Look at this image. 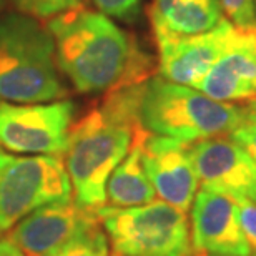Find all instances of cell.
<instances>
[{
  "instance_id": "obj_1",
  "label": "cell",
  "mask_w": 256,
  "mask_h": 256,
  "mask_svg": "<svg viewBox=\"0 0 256 256\" xmlns=\"http://www.w3.org/2000/svg\"><path fill=\"white\" fill-rule=\"evenodd\" d=\"M47 30L58 68L80 94H108L152 76V58L104 14L82 5L48 18Z\"/></svg>"
},
{
  "instance_id": "obj_2",
  "label": "cell",
  "mask_w": 256,
  "mask_h": 256,
  "mask_svg": "<svg viewBox=\"0 0 256 256\" xmlns=\"http://www.w3.org/2000/svg\"><path fill=\"white\" fill-rule=\"evenodd\" d=\"M142 88L143 84H136L108 92L100 105L72 125L64 158L80 208L96 212L105 206L106 182L143 128L138 116Z\"/></svg>"
},
{
  "instance_id": "obj_3",
  "label": "cell",
  "mask_w": 256,
  "mask_h": 256,
  "mask_svg": "<svg viewBox=\"0 0 256 256\" xmlns=\"http://www.w3.org/2000/svg\"><path fill=\"white\" fill-rule=\"evenodd\" d=\"M138 116L146 132L185 143L232 135L248 122L246 106L216 102L163 76L143 82Z\"/></svg>"
},
{
  "instance_id": "obj_4",
  "label": "cell",
  "mask_w": 256,
  "mask_h": 256,
  "mask_svg": "<svg viewBox=\"0 0 256 256\" xmlns=\"http://www.w3.org/2000/svg\"><path fill=\"white\" fill-rule=\"evenodd\" d=\"M50 32L25 14L0 18V100L47 104L66 96Z\"/></svg>"
},
{
  "instance_id": "obj_5",
  "label": "cell",
  "mask_w": 256,
  "mask_h": 256,
  "mask_svg": "<svg viewBox=\"0 0 256 256\" xmlns=\"http://www.w3.org/2000/svg\"><path fill=\"white\" fill-rule=\"evenodd\" d=\"M106 238L120 256H190L192 236L186 213L165 202L142 206L96 210Z\"/></svg>"
},
{
  "instance_id": "obj_6",
  "label": "cell",
  "mask_w": 256,
  "mask_h": 256,
  "mask_svg": "<svg viewBox=\"0 0 256 256\" xmlns=\"http://www.w3.org/2000/svg\"><path fill=\"white\" fill-rule=\"evenodd\" d=\"M72 200L62 156H15L0 150V236L35 210Z\"/></svg>"
},
{
  "instance_id": "obj_7",
  "label": "cell",
  "mask_w": 256,
  "mask_h": 256,
  "mask_svg": "<svg viewBox=\"0 0 256 256\" xmlns=\"http://www.w3.org/2000/svg\"><path fill=\"white\" fill-rule=\"evenodd\" d=\"M75 110L72 100L18 105L0 102V145L14 153L64 156Z\"/></svg>"
},
{
  "instance_id": "obj_8",
  "label": "cell",
  "mask_w": 256,
  "mask_h": 256,
  "mask_svg": "<svg viewBox=\"0 0 256 256\" xmlns=\"http://www.w3.org/2000/svg\"><path fill=\"white\" fill-rule=\"evenodd\" d=\"M236 28L226 17L212 30L196 35H178L152 27L158 47L160 76L194 88L228 50Z\"/></svg>"
},
{
  "instance_id": "obj_9",
  "label": "cell",
  "mask_w": 256,
  "mask_h": 256,
  "mask_svg": "<svg viewBox=\"0 0 256 256\" xmlns=\"http://www.w3.org/2000/svg\"><path fill=\"white\" fill-rule=\"evenodd\" d=\"M198 183L233 202L256 203V162L232 136L222 135L188 145Z\"/></svg>"
},
{
  "instance_id": "obj_10",
  "label": "cell",
  "mask_w": 256,
  "mask_h": 256,
  "mask_svg": "<svg viewBox=\"0 0 256 256\" xmlns=\"http://www.w3.org/2000/svg\"><path fill=\"white\" fill-rule=\"evenodd\" d=\"M190 143L148 133L142 160L155 193L163 202L186 213L198 192V178L188 152Z\"/></svg>"
},
{
  "instance_id": "obj_11",
  "label": "cell",
  "mask_w": 256,
  "mask_h": 256,
  "mask_svg": "<svg viewBox=\"0 0 256 256\" xmlns=\"http://www.w3.org/2000/svg\"><path fill=\"white\" fill-rule=\"evenodd\" d=\"M100 222L96 212L84 210L74 200L35 210L7 233L25 256H54L82 230Z\"/></svg>"
},
{
  "instance_id": "obj_12",
  "label": "cell",
  "mask_w": 256,
  "mask_h": 256,
  "mask_svg": "<svg viewBox=\"0 0 256 256\" xmlns=\"http://www.w3.org/2000/svg\"><path fill=\"white\" fill-rule=\"evenodd\" d=\"M190 236L194 253L250 256L236 202L204 188L196 192L192 204Z\"/></svg>"
},
{
  "instance_id": "obj_13",
  "label": "cell",
  "mask_w": 256,
  "mask_h": 256,
  "mask_svg": "<svg viewBox=\"0 0 256 256\" xmlns=\"http://www.w3.org/2000/svg\"><path fill=\"white\" fill-rule=\"evenodd\" d=\"M194 88L224 104L256 98V24L236 28L228 50Z\"/></svg>"
},
{
  "instance_id": "obj_14",
  "label": "cell",
  "mask_w": 256,
  "mask_h": 256,
  "mask_svg": "<svg viewBox=\"0 0 256 256\" xmlns=\"http://www.w3.org/2000/svg\"><path fill=\"white\" fill-rule=\"evenodd\" d=\"M145 128L136 132L130 152L122 160L106 182V202L114 208L142 206L156 200L155 188L148 178L142 160V145L148 136Z\"/></svg>"
},
{
  "instance_id": "obj_15",
  "label": "cell",
  "mask_w": 256,
  "mask_h": 256,
  "mask_svg": "<svg viewBox=\"0 0 256 256\" xmlns=\"http://www.w3.org/2000/svg\"><path fill=\"white\" fill-rule=\"evenodd\" d=\"M218 0H153L148 8L152 27L178 35L212 30L223 18Z\"/></svg>"
},
{
  "instance_id": "obj_16",
  "label": "cell",
  "mask_w": 256,
  "mask_h": 256,
  "mask_svg": "<svg viewBox=\"0 0 256 256\" xmlns=\"http://www.w3.org/2000/svg\"><path fill=\"white\" fill-rule=\"evenodd\" d=\"M54 256H108V238L96 222L70 238Z\"/></svg>"
},
{
  "instance_id": "obj_17",
  "label": "cell",
  "mask_w": 256,
  "mask_h": 256,
  "mask_svg": "<svg viewBox=\"0 0 256 256\" xmlns=\"http://www.w3.org/2000/svg\"><path fill=\"white\" fill-rule=\"evenodd\" d=\"M20 12L34 18H52L55 15L82 7L84 0H14Z\"/></svg>"
},
{
  "instance_id": "obj_18",
  "label": "cell",
  "mask_w": 256,
  "mask_h": 256,
  "mask_svg": "<svg viewBox=\"0 0 256 256\" xmlns=\"http://www.w3.org/2000/svg\"><path fill=\"white\" fill-rule=\"evenodd\" d=\"M100 14L106 17L132 22L138 17L142 7V0H92Z\"/></svg>"
},
{
  "instance_id": "obj_19",
  "label": "cell",
  "mask_w": 256,
  "mask_h": 256,
  "mask_svg": "<svg viewBox=\"0 0 256 256\" xmlns=\"http://www.w3.org/2000/svg\"><path fill=\"white\" fill-rule=\"evenodd\" d=\"M223 14L236 27H250L256 24L254 0H218Z\"/></svg>"
},
{
  "instance_id": "obj_20",
  "label": "cell",
  "mask_w": 256,
  "mask_h": 256,
  "mask_svg": "<svg viewBox=\"0 0 256 256\" xmlns=\"http://www.w3.org/2000/svg\"><path fill=\"white\" fill-rule=\"evenodd\" d=\"M236 204L240 224L248 243L250 256H256V203L243 200V202H236Z\"/></svg>"
},
{
  "instance_id": "obj_21",
  "label": "cell",
  "mask_w": 256,
  "mask_h": 256,
  "mask_svg": "<svg viewBox=\"0 0 256 256\" xmlns=\"http://www.w3.org/2000/svg\"><path fill=\"white\" fill-rule=\"evenodd\" d=\"M232 138L238 142L256 162V124H252V122L243 124L232 133Z\"/></svg>"
},
{
  "instance_id": "obj_22",
  "label": "cell",
  "mask_w": 256,
  "mask_h": 256,
  "mask_svg": "<svg viewBox=\"0 0 256 256\" xmlns=\"http://www.w3.org/2000/svg\"><path fill=\"white\" fill-rule=\"evenodd\" d=\"M0 256H25V253L5 234V236H0Z\"/></svg>"
},
{
  "instance_id": "obj_23",
  "label": "cell",
  "mask_w": 256,
  "mask_h": 256,
  "mask_svg": "<svg viewBox=\"0 0 256 256\" xmlns=\"http://www.w3.org/2000/svg\"><path fill=\"white\" fill-rule=\"evenodd\" d=\"M246 114H248V122L256 124V98L246 104Z\"/></svg>"
},
{
  "instance_id": "obj_24",
  "label": "cell",
  "mask_w": 256,
  "mask_h": 256,
  "mask_svg": "<svg viewBox=\"0 0 256 256\" xmlns=\"http://www.w3.org/2000/svg\"><path fill=\"white\" fill-rule=\"evenodd\" d=\"M194 256H224V254H212V253H194Z\"/></svg>"
},
{
  "instance_id": "obj_25",
  "label": "cell",
  "mask_w": 256,
  "mask_h": 256,
  "mask_svg": "<svg viewBox=\"0 0 256 256\" xmlns=\"http://www.w3.org/2000/svg\"><path fill=\"white\" fill-rule=\"evenodd\" d=\"M4 4H5V2H4V0H0V10H2V8H4Z\"/></svg>"
},
{
  "instance_id": "obj_26",
  "label": "cell",
  "mask_w": 256,
  "mask_h": 256,
  "mask_svg": "<svg viewBox=\"0 0 256 256\" xmlns=\"http://www.w3.org/2000/svg\"><path fill=\"white\" fill-rule=\"evenodd\" d=\"M254 10H256V0H254Z\"/></svg>"
},
{
  "instance_id": "obj_27",
  "label": "cell",
  "mask_w": 256,
  "mask_h": 256,
  "mask_svg": "<svg viewBox=\"0 0 256 256\" xmlns=\"http://www.w3.org/2000/svg\"><path fill=\"white\" fill-rule=\"evenodd\" d=\"M115 256H120V254H115Z\"/></svg>"
}]
</instances>
